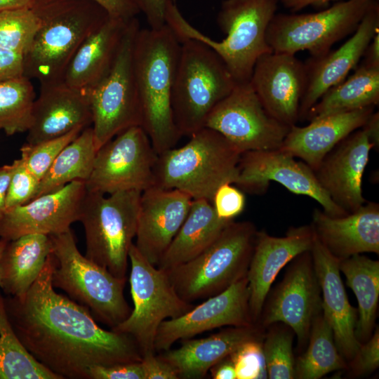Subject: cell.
I'll return each mask as SVG.
<instances>
[{"mask_svg":"<svg viewBox=\"0 0 379 379\" xmlns=\"http://www.w3.org/2000/svg\"><path fill=\"white\" fill-rule=\"evenodd\" d=\"M141 193L86 192L81 204L79 221L85 233L84 255L119 279H127L128 253L136 234Z\"/></svg>","mask_w":379,"mask_h":379,"instance_id":"9","label":"cell"},{"mask_svg":"<svg viewBox=\"0 0 379 379\" xmlns=\"http://www.w3.org/2000/svg\"><path fill=\"white\" fill-rule=\"evenodd\" d=\"M89 379H145L140 361L95 366L89 370Z\"/></svg>","mask_w":379,"mask_h":379,"instance_id":"45","label":"cell"},{"mask_svg":"<svg viewBox=\"0 0 379 379\" xmlns=\"http://www.w3.org/2000/svg\"><path fill=\"white\" fill-rule=\"evenodd\" d=\"M375 107L327 114L310 120L305 126L293 125L279 149L299 158L314 171L340 142L365 125Z\"/></svg>","mask_w":379,"mask_h":379,"instance_id":"27","label":"cell"},{"mask_svg":"<svg viewBox=\"0 0 379 379\" xmlns=\"http://www.w3.org/2000/svg\"><path fill=\"white\" fill-rule=\"evenodd\" d=\"M379 102V67L363 63L347 80L329 88L310 109L309 121L327 114L375 107Z\"/></svg>","mask_w":379,"mask_h":379,"instance_id":"33","label":"cell"},{"mask_svg":"<svg viewBox=\"0 0 379 379\" xmlns=\"http://www.w3.org/2000/svg\"><path fill=\"white\" fill-rule=\"evenodd\" d=\"M55 259L52 284L72 300L87 307L96 321L111 330L131 314L124 289L127 279H119L83 255L70 230L49 236Z\"/></svg>","mask_w":379,"mask_h":379,"instance_id":"7","label":"cell"},{"mask_svg":"<svg viewBox=\"0 0 379 379\" xmlns=\"http://www.w3.org/2000/svg\"><path fill=\"white\" fill-rule=\"evenodd\" d=\"M55 265L51 253L24 295L4 297L8 317L29 354L60 379H89L93 366L141 361L131 337L102 328L87 307L54 290Z\"/></svg>","mask_w":379,"mask_h":379,"instance_id":"1","label":"cell"},{"mask_svg":"<svg viewBox=\"0 0 379 379\" xmlns=\"http://www.w3.org/2000/svg\"><path fill=\"white\" fill-rule=\"evenodd\" d=\"M277 182L288 191L311 197L332 217L348 214L338 206L318 182L314 171L305 162L280 150H251L243 152L239 162L235 185L250 194H263L270 182Z\"/></svg>","mask_w":379,"mask_h":379,"instance_id":"15","label":"cell"},{"mask_svg":"<svg viewBox=\"0 0 379 379\" xmlns=\"http://www.w3.org/2000/svg\"><path fill=\"white\" fill-rule=\"evenodd\" d=\"M339 268L358 302L355 336L362 344L371 338L375 328L379 300V262L357 254L340 260Z\"/></svg>","mask_w":379,"mask_h":379,"instance_id":"32","label":"cell"},{"mask_svg":"<svg viewBox=\"0 0 379 379\" xmlns=\"http://www.w3.org/2000/svg\"><path fill=\"white\" fill-rule=\"evenodd\" d=\"M190 137L185 145L158 155L154 186L178 190L192 199L211 202L220 185L235 183L242 153L220 133L206 127Z\"/></svg>","mask_w":379,"mask_h":379,"instance_id":"5","label":"cell"},{"mask_svg":"<svg viewBox=\"0 0 379 379\" xmlns=\"http://www.w3.org/2000/svg\"><path fill=\"white\" fill-rule=\"evenodd\" d=\"M24 76V55L0 47V81Z\"/></svg>","mask_w":379,"mask_h":379,"instance_id":"47","label":"cell"},{"mask_svg":"<svg viewBox=\"0 0 379 379\" xmlns=\"http://www.w3.org/2000/svg\"><path fill=\"white\" fill-rule=\"evenodd\" d=\"M310 252L321 288L323 315L333 331L338 350L349 361L361 343L355 336L357 309L349 302L340 277V260L333 256L316 236Z\"/></svg>","mask_w":379,"mask_h":379,"instance_id":"25","label":"cell"},{"mask_svg":"<svg viewBox=\"0 0 379 379\" xmlns=\"http://www.w3.org/2000/svg\"><path fill=\"white\" fill-rule=\"evenodd\" d=\"M363 64L379 67V32H377L366 48Z\"/></svg>","mask_w":379,"mask_h":379,"instance_id":"52","label":"cell"},{"mask_svg":"<svg viewBox=\"0 0 379 379\" xmlns=\"http://www.w3.org/2000/svg\"><path fill=\"white\" fill-rule=\"evenodd\" d=\"M96 152L92 127H86L56 157L40 180L34 199L73 181L85 182L93 169Z\"/></svg>","mask_w":379,"mask_h":379,"instance_id":"34","label":"cell"},{"mask_svg":"<svg viewBox=\"0 0 379 379\" xmlns=\"http://www.w3.org/2000/svg\"><path fill=\"white\" fill-rule=\"evenodd\" d=\"M129 20L109 15L80 45L61 81L85 91L98 84L114 62Z\"/></svg>","mask_w":379,"mask_h":379,"instance_id":"29","label":"cell"},{"mask_svg":"<svg viewBox=\"0 0 379 379\" xmlns=\"http://www.w3.org/2000/svg\"><path fill=\"white\" fill-rule=\"evenodd\" d=\"M171 94L175 126L182 136L204 127L214 107L237 84L220 56L193 39H182Z\"/></svg>","mask_w":379,"mask_h":379,"instance_id":"6","label":"cell"},{"mask_svg":"<svg viewBox=\"0 0 379 379\" xmlns=\"http://www.w3.org/2000/svg\"><path fill=\"white\" fill-rule=\"evenodd\" d=\"M204 127L220 133L241 153L279 149L291 128L265 109L250 82L237 83L209 113Z\"/></svg>","mask_w":379,"mask_h":379,"instance_id":"14","label":"cell"},{"mask_svg":"<svg viewBox=\"0 0 379 379\" xmlns=\"http://www.w3.org/2000/svg\"><path fill=\"white\" fill-rule=\"evenodd\" d=\"M379 366V330L373 331L371 338L361 344L347 368L353 377H359L374 371Z\"/></svg>","mask_w":379,"mask_h":379,"instance_id":"44","label":"cell"},{"mask_svg":"<svg viewBox=\"0 0 379 379\" xmlns=\"http://www.w3.org/2000/svg\"><path fill=\"white\" fill-rule=\"evenodd\" d=\"M230 221L219 218L211 201L193 199L184 222L157 267L168 270L193 259L218 238Z\"/></svg>","mask_w":379,"mask_h":379,"instance_id":"30","label":"cell"},{"mask_svg":"<svg viewBox=\"0 0 379 379\" xmlns=\"http://www.w3.org/2000/svg\"><path fill=\"white\" fill-rule=\"evenodd\" d=\"M269 326L270 328L265 333L262 343L267 378L293 379L295 361L293 353L294 332L281 322Z\"/></svg>","mask_w":379,"mask_h":379,"instance_id":"38","label":"cell"},{"mask_svg":"<svg viewBox=\"0 0 379 379\" xmlns=\"http://www.w3.org/2000/svg\"><path fill=\"white\" fill-rule=\"evenodd\" d=\"M291 261L281 281L267 297L258 324L265 328L277 322L288 326L301 348L308 341L314 318L321 310V293L310 251Z\"/></svg>","mask_w":379,"mask_h":379,"instance_id":"16","label":"cell"},{"mask_svg":"<svg viewBox=\"0 0 379 379\" xmlns=\"http://www.w3.org/2000/svg\"><path fill=\"white\" fill-rule=\"evenodd\" d=\"M51 252L49 236L29 234L8 241L0 260V288L7 295L21 296L41 273Z\"/></svg>","mask_w":379,"mask_h":379,"instance_id":"31","label":"cell"},{"mask_svg":"<svg viewBox=\"0 0 379 379\" xmlns=\"http://www.w3.org/2000/svg\"><path fill=\"white\" fill-rule=\"evenodd\" d=\"M374 146L379 144V115L378 112H373L364 126Z\"/></svg>","mask_w":379,"mask_h":379,"instance_id":"54","label":"cell"},{"mask_svg":"<svg viewBox=\"0 0 379 379\" xmlns=\"http://www.w3.org/2000/svg\"><path fill=\"white\" fill-rule=\"evenodd\" d=\"M308 340L307 350L295 361V378L319 379L328 373L347 369L322 310L313 319Z\"/></svg>","mask_w":379,"mask_h":379,"instance_id":"35","label":"cell"},{"mask_svg":"<svg viewBox=\"0 0 379 379\" xmlns=\"http://www.w3.org/2000/svg\"><path fill=\"white\" fill-rule=\"evenodd\" d=\"M35 98L31 79L25 76L0 81V130L8 135L27 132Z\"/></svg>","mask_w":379,"mask_h":379,"instance_id":"37","label":"cell"},{"mask_svg":"<svg viewBox=\"0 0 379 379\" xmlns=\"http://www.w3.org/2000/svg\"><path fill=\"white\" fill-rule=\"evenodd\" d=\"M265 333V328L259 324L232 326L206 338L182 340L178 348L158 355L175 370L179 379H201L212 366L243 344L262 340Z\"/></svg>","mask_w":379,"mask_h":379,"instance_id":"28","label":"cell"},{"mask_svg":"<svg viewBox=\"0 0 379 379\" xmlns=\"http://www.w3.org/2000/svg\"><path fill=\"white\" fill-rule=\"evenodd\" d=\"M378 29V4L365 15L353 35L340 47L307 60V85L300 105L299 121L306 119L309 111L321 97L345 80L350 71L357 67Z\"/></svg>","mask_w":379,"mask_h":379,"instance_id":"23","label":"cell"},{"mask_svg":"<svg viewBox=\"0 0 379 379\" xmlns=\"http://www.w3.org/2000/svg\"><path fill=\"white\" fill-rule=\"evenodd\" d=\"M213 379H237L234 366L229 357L210 368Z\"/></svg>","mask_w":379,"mask_h":379,"instance_id":"51","label":"cell"},{"mask_svg":"<svg viewBox=\"0 0 379 379\" xmlns=\"http://www.w3.org/2000/svg\"><path fill=\"white\" fill-rule=\"evenodd\" d=\"M373 147L362 126L340 142L314 171L333 202L348 213L366 202L362 194V178Z\"/></svg>","mask_w":379,"mask_h":379,"instance_id":"20","label":"cell"},{"mask_svg":"<svg viewBox=\"0 0 379 379\" xmlns=\"http://www.w3.org/2000/svg\"><path fill=\"white\" fill-rule=\"evenodd\" d=\"M98 4L110 16L122 19L136 17L140 11L133 0H92Z\"/></svg>","mask_w":379,"mask_h":379,"instance_id":"49","label":"cell"},{"mask_svg":"<svg viewBox=\"0 0 379 379\" xmlns=\"http://www.w3.org/2000/svg\"><path fill=\"white\" fill-rule=\"evenodd\" d=\"M157 158L142 127L131 126L98 149L90 176L85 181L86 192H142L154 186L153 171Z\"/></svg>","mask_w":379,"mask_h":379,"instance_id":"13","label":"cell"},{"mask_svg":"<svg viewBox=\"0 0 379 379\" xmlns=\"http://www.w3.org/2000/svg\"><path fill=\"white\" fill-rule=\"evenodd\" d=\"M262 343V340L248 341L229 356L237 379L267 378Z\"/></svg>","mask_w":379,"mask_h":379,"instance_id":"41","label":"cell"},{"mask_svg":"<svg viewBox=\"0 0 379 379\" xmlns=\"http://www.w3.org/2000/svg\"><path fill=\"white\" fill-rule=\"evenodd\" d=\"M140 28L136 17L129 20L110 70L98 84L86 91L97 151L123 131L142 125L133 63L134 43Z\"/></svg>","mask_w":379,"mask_h":379,"instance_id":"10","label":"cell"},{"mask_svg":"<svg viewBox=\"0 0 379 379\" xmlns=\"http://www.w3.org/2000/svg\"><path fill=\"white\" fill-rule=\"evenodd\" d=\"M279 0H224L217 22L226 37L216 41L193 27L173 0H168L165 24L179 39H193L205 44L222 60L237 83L249 82L254 65L262 55L272 52L267 29Z\"/></svg>","mask_w":379,"mask_h":379,"instance_id":"2","label":"cell"},{"mask_svg":"<svg viewBox=\"0 0 379 379\" xmlns=\"http://www.w3.org/2000/svg\"><path fill=\"white\" fill-rule=\"evenodd\" d=\"M140 363L145 379H179L175 370L156 353L143 355Z\"/></svg>","mask_w":379,"mask_h":379,"instance_id":"46","label":"cell"},{"mask_svg":"<svg viewBox=\"0 0 379 379\" xmlns=\"http://www.w3.org/2000/svg\"><path fill=\"white\" fill-rule=\"evenodd\" d=\"M7 243H8L7 240L0 238V260H1V255L3 253V251H4V248H5Z\"/></svg>","mask_w":379,"mask_h":379,"instance_id":"56","label":"cell"},{"mask_svg":"<svg viewBox=\"0 0 379 379\" xmlns=\"http://www.w3.org/2000/svg\"><path fill=\"white\" fill-rule=\"evenodd\" d=\"M249 82L272 117L290 127L296 125L307 85L305 63L293 54L265 53L257 60Z\"/></svg>","mask_w":379,"mask_h":379,"instance_id":"19","label":"cell"},{"mask_svg":"<svg viewBox=\"0 0 379 379\" xmlns=\"http://www.w3.org/2000/svg\"><path fill=\"white\" fill-rule=\"evenodd\" d=\"M128 259L134 307L128 317L112 331L131 337L143 356L156 353L154 338L163 321L178 317L194 305L178 295L168 272L152 265L134 244L131 246Z\"/></svg>","mask_w":379,"mask_h":379,"instance_id":"12","label":"cell"},{"mask_svg":"<svg viewBox=\"0 0 379 379\" xmlns=\"http://www.w3.org/2000/svg\"><path fill=\"white\" fill-rule=\"evenodd\" d=\"M36 0H0V11L32 8Z\"/></svg>","mask_w":379,"mask_h":379,"instance_id":"55","label":"cell"},{"mask_svg":"<svg viewBox=\"0 0 379 379\" xmlns=\"http://www.w3.org/2000/svg\"><path fill=\"white\" fill-rule=\"evenodd\" d=\"M180 41L165 24L158 29L140 28L133 63L142 109L141 126L157 154L174 147L182 135L174 122L171 94Z\"/></svg>","mask_w":379,"mask_h":379,"instance_id":"3","label":"cell"},{"mask_svg":"<svg viewBox=\"0 0 379 379\" xmlns=\"http://www.w3.org/2000/svg\"><path fill=\"white\" fill-rule=\"evenodd\" d=\"M211 203L219 218L233 220L243 212L246 197L241 190L230 183H225L217 189Z\"/></svg>","mask_w":379,"mask_h":379,"instance_id":"43","label":"cell"},{"mask_svg":"<svg viewBox=\"0 0 379 379\" xmlns=\"http://www.w3.org/2000/svg\"><path fill=\"white\" fill-rule=\"evenodd\" d=\"M311 226L319 241L340 260L362 253H379V204L376 202H366L340 217L315 208Z\"/></svg>","mask_w":379,"mask_h":379,"instance_id":"26","label":"cell"},{"mask_svg":"<svg viewBox=\"0 0 379 379\" xmlns=\"http://www.w3.org/2000/svg\"><path fill=\"white\" fill-rule=\"evenodd\" d=\"M13 162L15 168L6 195V211L33 199L40 182V180L27 168L20 158Z\"/></svg>","mask_w":379,"mask_h":379,"instance_id":"42","label":"cell"},{"mask_svg":"<svg viewBox=\"0 0 379 379\" xmlns=\"http://www.w3.org/2000/svg\"><path fill=\"white\" fill-rule=\"evenodd\" d=\"M283 6L292 12L299 11L307 6L321 7L338 0H280Z\"/></svg>","mask_w":379,"mask_h":379,"instance_id":"53","label":"cell"},{"mask_svg":"<svg viewBox=\"0 0 379 379\" xmlns=\"http://www.w3.org/2000/svg\"><path fill=\"white\" fill-rule=\"evenodd\" d=\"M39 26L32 8L0 11V47L25 55Z\"/></svg>","mask_w":379,"mask_h":379,"instance_id":"39","label":"cell"},{"mask_svg":"<svg viewBox=\"0 0 379 379\" xmlns=\"http://www.w3.org/2000/svg\"><path fill=\"white\" fill-rule=\"evenodd\" d=\"M192 200L175 189L153 186L142 192L134 244L152 265L159 264L184 222Z\"/></svg>","mask_w":379,"mask_h":379,"instance_id":"21","label":"cell"},{"mask_svg":"<svg viewBox=\"0 0 379 379\" xmlns=\"http://www.w3.org/2000/svg\"><path fill=\"white\" fill-rule=\"evenodd\" d=\"M314 239L311 225L291 227L281 237L258 230L246 275L250 312L255 324L259 322L271 286L280 270L300 253L310 251Z\"/></svg>","mask_w":379,"mask_h":379,"instance_id":"22","label":"cell"},{"mask_svg":"<svg viewBox=\"0 0 379 379\" xmlns=\"http://www.w3.org/2000/svg\"><path fill=\"white\" fill-rule=\"evenodd\" d=\"M84 129L77 128L65 135L35 145L25 143L20 148V159L27 168L41 180L60 152Z\"/></svg>","mask_w":379,"mask_h":379,"instance_id":"40","label":"cell"},{"mask_svg":"<svg viewBox=\"0 0 379 379\" xmlns=\"http://www.w3.org/2000/svg\"><path fill=\"white\" fill-rule=\"evenodd\" d=\"M249 295L246 277L185 314L163 321L154 338L156 354L171 349L179 340L192 338L214 328L255 324L250 312Z\"/></svg>","mask_w":379,"mask_h":379,"instance_id":"17","label":"cell"},{"mask_svg":"<svg viewBox=\"0 0 379 379\" xmlns=\"http://www.w3.org/2000/svg\"><path fill=\"white\" fill-rule=\"evenodd\" d=\"M0 379H60L38 362L18 338L0 291Z\"/></svg>","mask_w":379,"mask_h":379,"instance_id":"36","label":"cell"},{"mask_svg":"<svg viewBox=\"0 0 379 379\" xmlns=\"http://www.w3.org/2000/svg\"><path fill=\"white\" fill-rule=\"evenodd\" d=\"M142 13L149 28L158 29L165 25L164 13L168 0H133Z\"/></svg>","mask_w":379,"mask_h":379,"instance_id":"48","label":"cell"},{"mask_svg":"<svg viewBox=\"0 0 379 379\" xmlns=\"http://www.w3.org/2000/svg\"><path fill=\"white\" fill-rule=\"evenodd\" d=\"M257 232L250 221L232 220L202 253L166 270L178 295L192 303L217 295L246 277Z\"/></svg>","mask_w":379,"mask_h":379,"instance_id":"8","label":"cell"},{"mask_svg":"<svg viewBox=\"0 0 379 379\" xmlns=\"http://www.w3.org/2000/svg\"><path fill=\"white\" fill-rule=\"evenodd\" d=\"M14 168L13 161L0 166V220L6 213V195Z\"/></svg>","mask_w":379,"mask_h":379,"instance_id":"50","label":"cell"},{"mask_svg":"<svg viewBox=\"0 0 379 379\" xmlns=\"http://www.w3.org/2000/svg\"><path fill=\"white\" fill-rule=\"evenodd\" d=\"M91 124L92 114L86 91L62 81L41 84L33 103L26 143L35 145Z\"/></svg>","mask_w":379,"mask_h":379,"instance_id":"24","label":"cell"},{"mask_svg":"<svg viewBox=\"0 0 379 379\" xmlns=\"http://www.w3.org/2000/svg\"><path fill=\"white\" fill-rule=\"evenodd\" d=\"M39 26L24 55V76L40 85L61 81L82 42L109 17L92 0H36Z\"/></svg>","mask_w":379,"mask_h":379,"instance_id":"4","label":"cell"},{"mask_svg":"<svg viewBox=\"0 0 379 379\" xmlns=\"http://www.w3.org/2000/svg\"><path fill=\"white\" fill-rule=\"evenodd\" d=\"M375 0H347L310 13L275 14L267 29L273 52L295 55L307 51L312 58L323 56L338 41L354 33Z\"/></svg>","mask_w":379,"mask_h":379,"instance_id":"11","label":"cell"},{"mask_svg":"<svg viewBox=\"0 0 379 379\" xmlns=\"http://www.w3.org/2000/svg\"><path fill=\"white\" fill-rule=\"evenodd\" d=\"M85 182H71L6 211L0 220V238L11 241L29 234L54 235L79 221Z\"/></svg>","mask_w":379,"mask_h":379,"instance_id":"18","label":"cell"}]
</instances>
